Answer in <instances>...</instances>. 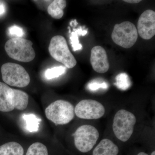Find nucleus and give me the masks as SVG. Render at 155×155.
I'll list each match as a JSON object with an SVG mask.
<instances>
[{"label":"nucleus","instance_id":"nucleus-21","mask_svg":"<svg viewBox=\"0 0 155 155\" xmlns=\"http://www.w3.org/2000/svg\"><path fill=\"white\" fill-rule=\"evenodd\" d=\"M5 11V6L3 4L0 5V15H3Z\"/></svg>","mask_w":155,"mask_h":155},{"label":"nucleus","instance_id":"nucleus-5","mask_svg":"<svg viewBox=\"0 0 155 155\" xmlns=\"http://www.w3.org/2000/svg\"><path fill=\"white\" fill-rule=\"evenodd\" d=\"M1 72L3 81L8 85L24 87L30 83L29 74L19 64L12 63L4 64L1 67Z\"/></svg>","mask_w":155,"mask_h":155},{"label":"nucleus","instance_id":"nucleus-9","mask_svg":"<svg viewBox=\"0 0 155 155\" xmlns=\"http://www.w3.org/2000/svg\"><path fill=\"white\" fill-rule=\"evenodd\" d=\"M137 31L144 40H150L155 35V12L151 10L144 11L139 18Z\"/></svg>","mask_w":155,"mask_h":155},{"label":"nucleus","instance_id":"nucleus-12","mask_svg":"<svg viewBox=\"0 0 155 155\" xmlns=\"http://www.w3.org/2000/svg\"><path fill=\"white\" fill-rule=\"evenodd\" d=\"M118 147L110 140L104 139L95 148L92 155H117Z\"/></svg>","mask_w":155,"mask_h":155},{"label":"nucleus","instance_id":"nucleus-23","mask_svg":"<svg viewBox=\"0 0 155 155\" xmlns=\"http://www.w3.org/2000/svg\"><path fill=\"white\" fill-rule=\"evenodd\" d=\"M137 155H148L146 153H145L144 152H140V153H139Z\"/></svg>","mask_w":155,"mask_h":155},{"label":"nucleus","instance_id":"nucleus-20","mask_svg":"<svg viewBox=\"0 0 155 155\" xmlns=\"http://www.w3.org/2000/svg\"><path fill=\"white\" fill-rule=\"evenodd\" d=\"M108 87L107 84L106 83H98L97 82H92L88 84V87L92 91H95L100 88H106Z\"/></svg>","mask_w":155,"mask_h":155},{"label":"nucleus","instance_id":"nucleus-15","mask_svg":"<svg viewBox=\"0 0 155 155\" xmlns=\"http://www.w3.org/2000/svg\"><path fill=\"white\" fill-rule=\"evenodd\" d=\"M22 118L26 123V128L30 132L38 131L41 119L33 114H24Z\"/></svg>","mask_w":155,"mask_h":155},{"label":"nucleus","instance_id":"nucleus-18","mask_svg":"<svg viewBox=\"0 0 155 155\" xmlns=\"http://www.w3.org/2000/svg\"><path fill=\"white\" fill-rule=\"evenodd\" d=\"M116 86L122 90H126L130 86L129 79L126 74H120L116 77Z\"/></svg>","mask_w":155,"mask_h":155},{"label":"nucleus","instance_id":"nucleus-8","mask_svg":"<svg viewBox=\"0 0 155 155\" xmlns=\"http://www.w3.org/2000/svg\"><path fill=\"white\" fill-rule=\"evenodd\" d=\"M75 115L84 119H97L101 118L105 113L104 107L95 100H83L76 105L74 109Z\"/></svg>","mask_w":155,"mask_h":155},{"label":"nucleus","instance_id":"nucleus-7","mask_svg":"<svg viewBox=\"0 0 155 155\" xmlns=\"http://www.w3.org/2000/svg\"><path fill=\"white\" fill-rule=\"evenodd\" d=\"M73 137L76 149L81 152L86 153L91 150L96 143L99 133L94 126L85 125L78 127Z\"/></svg>","mask_w":155,"mask_h":155},{"label":"nucleus","instance_id":"nucleus-14","mask_svg":"<svg viewBox=\"0 0 155 155\" xmlns=\"http://www.w3.org/2000/svg\"><path fill=\"white\" fill-rule=\"evenodd\" d=\"M25 150L16 142L7 143L0 146V155H24Z\"/></svg>","mask_w":155,"mask_h":155},{"label":"nucleus","instance_id":"nucleus-22","mask_svg":"<svg viewBox=\"0 0 155 155\" xmlns=\"http://www.w3.org/2000/svg\"><path fill=\"white\" fill-rule=\"evenodd\" d=\"M123 1L125 2L130 3V4H137L141 2L140 0H125Z\"/></svg>","mask_w":155,"mask_h":155},{"label":"nucleus","instance_id":"nucleus-17","mask_svg":"<svg viewBox=\"0 0 155 155\" xmlns=\"http://www.w3.org/2000/svg\"><path fill=\"white\" fill-rule=\"evenodd\" d=\"M66 71V67L64 66H58L48 69L45 72V76L48 79L58 78L64 74Z\"/></svg>","mask_w":155,"mask_h":155},{"label":"nucleus","instance_id":"nucleus-4","mask_svg":"<svg viewBox=\"0 0 155 155\" xmlns=\"http://www.w3.org/2000/svg\"><path fill=\"white\" fill-rule=\"evenodd\" d=\"M48 50L51 57L64 64L66 68L72 69L76 66L77 61L70 52L64 37L61 35L53 37L50 41Z\"/></svg>","mask_w":155,"mask_h":155},{"label":"nucleus","instance_id":"nucleus-24","mask_svg":"<svg viewBox=\"0 0 155 155\" xmlns=\"http://www.w3.org/2000/svg\"><path fill=\"white\" fill-rule=\"evenodd\" d=\"M155 155V151H154L152 153L151 155Z\"/></svg>","mask_w":155,"mask_h":155},{"label":"nucleus","instance_id":"nucleus-3","mask_svg":"<svg viewBox=\"0 0 155 155\" xmlns=\"http://www.w3.org/2000/svg\"><path fill=\"white\" fill-rule=\"evenodd\" d=\"M136 122L135 116L131 112L122 109L116 113L113 124L116 137L122 142L127 141L133 133Z\"/></svg>","mask_w":155,"mask_h":155},{"label":"nucleus","instance_id":"nucleus-6","mask_svg":"<svg viewBox=\"0 0 155 155\" xmlns=\"http://www.w3.org/2000/svg\"><path fill=\"white\" fill-rule=\"evenodd\" d=\"M138 38V33L135 25L129 21H125L114 26L112 38L116 44L125 48H129L135 44Z\"/></svg>","mask_w":155,"mask_h":155},{"label":"nucleus","instance_id":"nucleus-16","mask_svg":"<svg viewBox=\"0 0 155 155\" xmlns=\"http://www.w3.org/2000/svg\"><path fill=\"white\" fill-rule=\"evenodd\" d=\"M87 33V30H82L81 26L77 29H73V31L71 32L70 36V43L72 45L73 51H76L82 49V45L79 43L78 36H85Z\"/></svg>","mask_w":155,"mask_h":155},{"label":"nucleus","instance_id":"nucleus-11","mask_svg":"<svg viewBox=\"0 0 155 155\" xmlns=\"http://www.w3.org/2000/svg\"><path fill=\"white\" fill-rule=\"evenodd\" d=\"M17 89L11 88L6 84L0 82V111L14 110V100Z\"/></svg>","mask_w":155,"mask_h":155},{"label":"nucleus","instance_id":"nucleus-10","mask_svg":"<svg viewBox=\"0 0 155 155\" xmlns=\"http://www.w3.org/2000/svg\"><path fill=\"white\" fill-rule=\"evenodd\" d=\"M90 62L93 69L98 73H105L110 68L107 53L105 50L100 46H96L92 49Z\"/></svg>","mask_w":155,"mask_h":155},{"label":"nucleus","instance_id":"nucleus-13","mask_svg":"<svg viewBox=\"0 0 155 155\" xmlns=\"http://www.w3.org/2000/svg\"><path fill=\"white\" fill-rule=\"evenodd\" d=\"M67 7L65 0L52 1L48 7V12L50 16L55 19H60L64 16V10Z\"/></svg>","mask_w":155,"mask_h":155},{"label":"nucleus","instance_id":"nucleus-1","mask_svg":"<svg viewBox=\"0 0 155 155\" xmlns=\"http://www.w3.org/2000/svg\"><path fill=\"white\" fill-rule=\"evenodd\" d=\"M32 45L33 43L29 40L15 37L6 42L5 48L8 55L12 59L28 63L33 61L35 57Z\"/></svg>","mask_w":155,"mask_h":155},{"label":"nucleus","instance_id":"nucleus-19","mask_svg":"<svg viewBox=\"0 0 155 155\" xmlns=\"http://www.w3.org/2000/svg\"><path fill=\"white\" fill-rule=\"evenodd\" d=\"M9 33L11 35H15L17 37L20 38L24 35V31L21 27L17 25H13L8 29Z\"/></svg>","mask_w":155,"mask_h":155},{"label":"nucleus","instance_id":"nucleus-2","mask_svg":"<svg viewBox=\"0 0 155 155\" xmlns=\"http://www.w3.org/2000/svg\"><path fill=\"white\" fill-rule=\"evenodd\" d=\"M45 114L47 119L55 125L68 124L74 119V106L67 101L57 100L46 108Z\"/></svg>","mask_w":155,"mask_h":155}]
</instances>
